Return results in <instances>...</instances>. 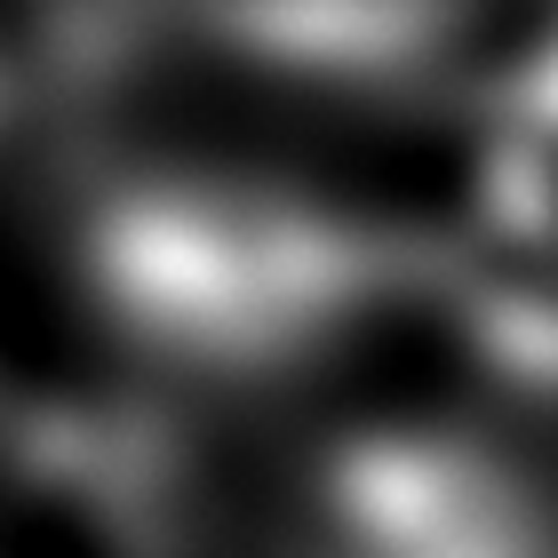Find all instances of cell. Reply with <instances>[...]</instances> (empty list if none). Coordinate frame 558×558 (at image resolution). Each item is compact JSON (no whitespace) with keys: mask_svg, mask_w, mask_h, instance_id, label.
<instances>
[{"mask_svg":"<svg viewBox=\"0 0 558 558\" xmlns=\"http://www.w3.org/2000/svg\"><path fill=\"white\" fill-rule=\"evenodd\" d=\"M81 279L120 343L199 375H264L360 319L384 247L271 184L144 175L96 199Z\"/></svg>","mask_w":558,"mask_h":558,"instance_id":"cell-1","label":"cell"},{"mask_svg":"<svg viewBox=\"0 0 558 558\" xmlns=\"http://www.w3.org/2000/svg\"><path fill=\"white\" fill-rule=\"evenodd\" d=\"M343 558H558V519L511 454L463 430H351L319 471Z\"/></svg>","mask_w":558,"mask_h":558,"instance_id":"cell-2","label":"cell"}]
</instances>
